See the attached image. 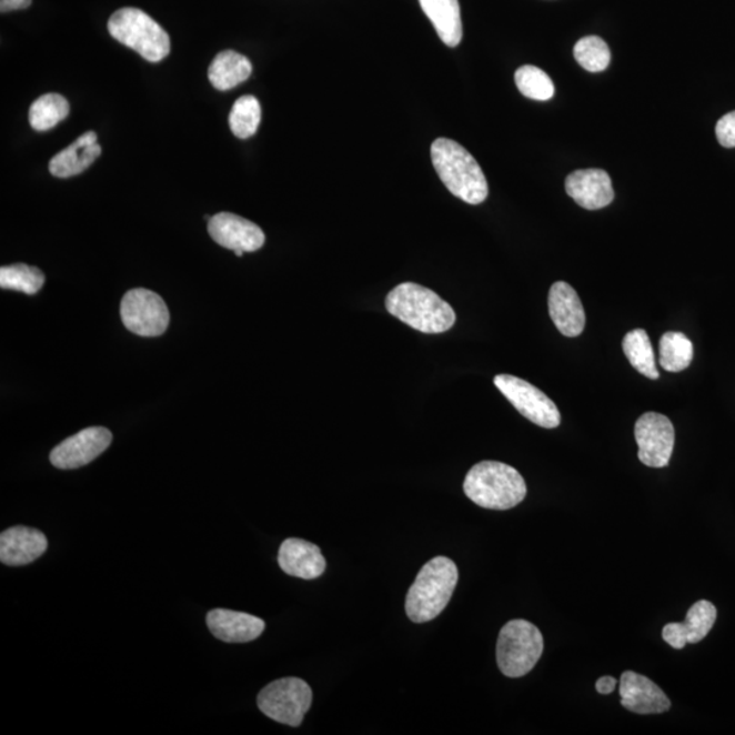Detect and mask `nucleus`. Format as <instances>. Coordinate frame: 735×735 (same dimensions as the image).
<instances>
[{
    "instance_id": "f257e3e1",
    "label": "nucleus",
    "mask_w": 735,
    "mask_h": 735,
    "mask_svg": "<svg viewBox=\"0 0 735 735\" xmlns=\"http://www.w3.org/2000/svg\"><path fill=\"white\" fill-rule=\"evenodd\" d=\"M385 309L401 322L424 334L449 331L456 322L455 311L447 301L417 283L397 285L385 298Z\"/></svg>"
},
{
    "instance_id": "f03ea898",
    "label": "nucleus",
    "mask_w": 735,
    "mask_h": 735,
    "mask_svg": "<svg viewBox=\"0 0 735 735\" xmlns=\"http://www.w3.org/2000/svg\"><path fill=\"white\" fill-rule=\"evenodd\" d=\"M433 165L451 194L469 204H480L490 194L479 162L467 150L447 138H439L431 148Z\"/></svg>"
},
{
    "instance_id": "7ed1b4c3",
    "label": "nucleus",
    "mask_w": 735,
    "mask_h": 735,
    "mask_svg": "<svg viewBox=\"0 0 735 735\" xmlns=\"http://www.w3.org/2000/svg\"><path fill=\"white\" fill-rule=\"evenodd\" d=\"M463 491L480 507L497 511L516 507L527 495L526 482L521 473L495 461L480 462L470 469Z\"/></svg>"
},
{
    "instance_id": "20e7f679",
    "label": "nucleus",
    "mask_w": 735,
    "mask_h": 735,
    "mask_svg": "<svg viewBox=\"0 0 735 735\" xmlns=\"http://www.w3.org/2000/svg\"><path fill=\"white\" fill-rule=\"evenodd\" d=\"M457 566L444 556L432 558L419 572L406 596L411 622L423 624L435 620L447 607L457 584Z\"/></svg>"
},
{
    "instance_id": "39448f33",
    "label": "nucleus",
    "mask_w": 735,
    "mask_h": 735,
    "mask_svg": "<svg viewBox=\"0 0 735 735\" xmlns=\"http://www.w3.org/2000/svg\"><path fill=\"white\" fill-rule=\"evenodd\" d=\"M108 30L114 40L140 53L148 62H161L171 53L170 34L140 9L118 10L108 21Z\"/></svg>"
},
{
    "instance_id": "423d86ee",
    "label": "nucleus",
    "mask_w": 735,
    "mask_h": 735,
    "mask_svg": "<svg viewBox=\"0 0 735 735\" xmlns=\"http://www.w3.org/2000/svg\"><path fill=\"white\" fill-rule=\"evenodd\" d=\"M544 653V636L526 620H512L500 631L496 658L500 671L510 678L526 676Z\"/></svg>"
},
{
    "instance_id": "0eeeda50",
    "label": "nucleus",
    "mask_w": 735,
    "mask_h": 735,
    "mask_svg": "<svg viewBox=\"0 0 735 735\" xmlns=\"http://www.w3.org/2000/svg\"><path fill=\"white\" fill-rule=\"evenodd\" d=\"M312 704V689L304 679L286 677L264 686L258 695V707L270 719L299 727Z\"/></svg>"
},
{
    "instance_id": "6e6552de",
    "label": "nucleus",
    "mask_w": 735,
    "mask_h": 735,
    "mask_svg": "<svg viewBox=\"0 0 735 735\" xmlns=\"http://www.w3.org/2000/svg\"><path fill=\"white\" fill-rule=\"evenodd\" d=\"M125 329L140 336H159L170 325V310L159 294L148 289H132L120 304Z\"/></svg>"
},
{
    "instance_id": "1a4fd4ad",
    "label": "nucleus",
    "mask_w": 735,
    "mask_h": 735,
    "mask_svg": "<svg viewBox=\"0 0 735 735\" xmlns=\"http://www.w3.org/2000/svg\"><path fill=\"white\" fill-rule=\"evenodd\" d=\"M495 385L512 406L533 424L553 430L562 423V415L550 396L523 379L497 375Z\"/></svg>"
},
{
    "instance_id": "9d476101",
    "label": "nucleus",
    "mask_w": 735,
    "mask_h": 735,
    "mask_svg": "<svg viewBox=\"0 0 735 735\" xmlns=\"http://www.w3.org/2000/svg\"><path fill=\"white\" fill-rule=\"evenodd\" d=\"M635 439L638 461L643 465L655 469L668 465L676 442V432L666 415L654 412L643 414L635 425Z\"/></svg>"
},
{
    "instance_id": "9b49d317",
    "label": "nucleus",
    "mask_w": 735,
    "mask_h": 735,
    "mask_svg": "<svg viewBox=\"0 0 735 735\" xmlns=\"http://www.w3.org/2000/svg\"><path fill=\"white\" fill-rule=\"evenodd\" d=\"M112 443V433L104 426H92L66 439L52 450L50 460L60 470L80 469L99 457Z\"/></svg>"
},
{
    "instance_id": "f8f14e48",
    "label": "nucleus",
    "mask_w": 735,
    "mask_h": 735,
    "mask_svg": "<svg viewBox=\"0 0 735 735\" xmlns=\"http://www.w3.org/2000/svg\"><path fill=\"white\" fill-rule=\"evenodd\" d=\"M209 234L217 244L232 251L255 252L261 250L264 233L254 222L232 213H219L209 220Z\"/></svg>"
},
{
    "instance_id": "ddd939ff",
    "label": "nucleus",
    "mask_w": 735,
    "mask_h": 735,
    "mask_svg": "<svg viewBox=\"0 0 735 735\" xmlns=\"http://www.w3.org/2000/svg\"><path fill=\"white\" fill-rule=\"evenodd\" d=\"M620 696L623 707L635 714H664L672 707L671 701L658 685L635 672L623 673L620 679Z\"/></svg>"
},
{
    "instance_id": "4468645a",
    "label": "nucleus",
    "mask_w": 735,
    "mask_h": 735,
    "mask_svg": "<svg viewBox=\"0 0 735 735\" xmlns=\"http://www.w3.org/2000/svg\"><path fill=\"white\" fill-rule=\"evenodd\" d=\"M565 191L583 209L600 210L613 202L612 179L602 170H582L565 180Z\"/></svg>"
},
{
    "instance_id": "2eb2a0df",
    "label": "nucleus",
    "mask_w": 735,
    "mask_h": 735,
    "mask_svg": "<svg viewBox=\"0 0 735 735\" xmlns=\"http://www.w3.org/2000/svg\"><path fill=\"white\" fill-rule=\"evenodd\" d=\"M716 607L708 601H698L686 614L685 623L667 624L662 631V637L668 646L681 650L686 644L702 642L709 634L716 622Z\"/></svg>"
},
{
    "instance_id": "dca6fc26",
    "label": "nucleus",
    "mask_w": 735,
    "mask_h": 735,
    "mask_svg": "<svg viewBox=\"0 0 735 735\" xmlns=\"http://www.w3.org/2000/svg\"><path fill=\"white\" fill-rule=\"evenodd\" d=\"M48 541L39 530L16 526L0 535V560L10 566L27 565L43 556Z\"/></svg>"
},
{
    "instance_id": "f3484780",
    "label": "nucleus",
    "mask_w": 735,
    "mask_h": 735,
    "mask_svg": "<svg viewBox=\"0 0 735 735\" xmlns=\"http://www.w3.org/2000/svg\"><path fill=\"white\" fill-rule=\"evenodd\" d=\"M550 315L557 330L565 336H580L586 325V313L574 288L560 281L550 292Z\"/></svg>"
},
{
    "instance_id": "a211bd4d",
    "label": "nucleus",
    "mask_w": 735,
    "mask_h": 735,
    "mask_svg": "<svg viewBox=\"0 0 735 735\" xmlns=\"http://www.w3.org/2000/svg\"><path fill=\"white\" fill-rule=\"evenodd\" d=\"M279 564L285 574L312 581L325 571V558L316 545L309 541L289 538L282 542Z\"/></svg>"
},
{
    "instance_id": "6ab92c4d",
    "label": "nucleus",
    "mask_w": 735,
    "mask_h": 735,
    "mask_svg": "<svg viewBox=\"0 0 735 735\" xmlns=\"http://www.w3.org/2000/svg\"><path fill=\"white\" fill-rule=\"evenodd\" d=\"M208 626L213 636L225 643H249L263 634L262 618L249 613L214 608L207 617Z\"/></svg>"
},
{
    "instance_id": "aec40b11",
    "label": "nucleus",
    "mask_w": 735,
    "mask_h": 735,
    "mask_svg": "<svg viewBox=\"0 0 735 735\" xmlns=\"http://www.w3.org/2000/svg\"><path fill=\"white\" fill-rule=\"evenodd\" d=\"M101 154L98 134L94 131L85 132L69 148L53 157L50 162V172L59 179H68L87 171Z\"/></svg>"
},
{
    "instance_id": "412c9836",
    "label": "nucleus",
    "mask_w": 735,
    "mask_h": 735,
    "mask_svg": "<svg viewBox=\"0 0 735 735\" xmlns=\"http://www.w3.org/2000/svg\"><path fill=\"white\" fill-rule=\"evenodd\" d=\"M421 9L435 27L440 40L451 48L460 46L463 36L457 0H420Z\"/></svg>"
},
{
    "instance_id": "4be33fe9",
    "label": "nucleus",
    "mask_w": 735,
    "mask_h": 735,
    "mask_svg": "<svg viewBox=\"0 0 735 735\" xmlns=\"http://www.w3.org/2000/svg\"><path fill=\"white\" fill-rule=\"evenodd\" d=\"M251 72L252 64L249 59L228 50L220 52L210 64L209 80L217 90L226 92L249 80Z\"/></svg>"
},
{
    "instance_id": "5701e85b",
    "label": "nucleus",
    "mask_w": 735,
    "mask_h": 735,
    "mask_svg": "<svg viewBox=\"0 0 735 735\" xmlns=\"http://www.w3.org/2000/svg\"><path fill=\"white\" fill-rule=\"evenodd\" d=\"M623 351L632 366L642 375L653 379V381L660 377V372L655 365L654 349L646 331L636 329L626 334L623 341Z\"/></svg>"
},
{
    "instance_id": "b1692460",
    "label": "nucleus",
    "mask_w": 735,
    "mask_h": 735,
    "mask_svg": "<svg viewBox=\"0 0 735 735\" xmlns=\"http://www.w3.org/2000/svg\"><path fill=\"white\" fill-rule=\"evenodd\" d=\"M70 104L63 95L48 93L36 100L29 110V122L34 130L47 131L56 128L69 117Z\"/></svg>"
},
{
    "instance_id": "393cba45",
    "label": "nucleus",
    "mask_w": 735,
    "mask_h": 735,
    "mask_svg": "<svg viewBox=\"0 0 735 735\" xmlns=\"http://www.w3.org/2000/svg\"><path fill=\"white\" fill-rule=\"evenodd\" d=\"M693 360V345L683 333H666L660 341V364L667 372L686 370Z\"/></svg>"
},
{
    "instance_id": "a878e982",
    "label": "nucleus",
    "mask_w": 735,
    "mask_h": 735,
    "mask_svg": "<svg viewBox=\"0 0 735 735\" xmlns=\"http://www.w3.org/2000/svg\"><path fill=\"white\" fill-rule=\"evenodd\" d=\"M261 118L262 110L258 99L254 95H243L232 107L231 114H229V128L234 137L246 140L256 134Z\"/></svg>"
},
{
    "instance_id": "bb28decb",
    "label": "nucleus",
    "mask_w": 735,
    "mask_h": 735,
    "mask_svg": "<svg viewBox=\"0 0 735 735\" xmlns=\"http://www.w3.org/2000/svg\"><path fill=\"white\" fill-rule=\"evenodd\" d=\"M46 275L38 268L26 263L11 264L0 269V288L27 294H36L44 286Z\"/></svg>"
},
{
    "instance_id": "cd10ccee",
    "label": "nucleus",
    "mask_w": 735,
    "mask_h": 735,
    "mask_svg": "<svg viewBox=\"0 0 735 735\" xmlns=\"http://www.w3.org/2000/svg\"><path fill=\"white\" fill-rule=\"evenodd\" d=\"M517 89L527 99L547 101L553 98L554 85L551 77L535 66H523L515 72Z\"/></svg>"
},
{
    "instance_id": "c85d7f7f",
    "label": "nucleus",
    "mask_w": 735,
    "mask_h": 735,
    "mask_svg": "<svg viewBox=\"0 0 735 735\" xmlns=\"http://www.w3.org/2000/svg\"><path fill=\"white\" fill-rule=\"evenodd\" d=\"M576 62L590 72L604 71L611 64L612 53L608 46L596 36H587L577 41L574 48Z\"/></svg>"
},
{
    "instance_id": "c756f323",
    "label": "nucleus",
    "mask_w": 735,
    "mask_h": 735,
    "mask_svg": "<svg viewBox=\"0 0 735 735\" xmlns=\"http://www.w3.org/2000/svg\"><path fill=\"white\" fill-rule=\"evenodd\" d=\"M715 132L723 148H735V111L725 114L719 120Z\"/></svg>"
},
{
    "instance_id": "7c9ffc66",
    "label": "nucleus",
    "mask_w": 735,
    "mask_h": 735,
    "mask_svg": "<svg viewBox=\"0 0 735 735\" xmlns=\"http://www.w3.org/2000/svg\"><path fill=\"white\" fill-rule=\"evenodd\" d=\"M32 4V0H0V11L9 13V11L28 9Z\"/></svg>"
},
{
    "instance_id": "2f4dec72",
    "label": "nucleus",
    "mask_w": 735,
    "mask_h": 735,
    "mask_svg": "<svg viewBox=\"0 0 735 735\" xmlns=\"http://www.w3.org/2000/svg\"><path fill=\"white\" fill-rule=\"evenodd\" d=\"M617 686V679L613 678L612 676H605L596 681V692L601 693V695H608V693H612L614 689H616Z\"/></svg>"
},
{
    "instance_id": "473e14b6",
    "label": "nucleus",
    "mask_w": 735,
    "mask_h": 735,
    "mask_svg": "<svg viewBox=\"0 0 735 735\" xmlns=\"http://www.w3.org/2000/svg\"><path fill=\"white\" fill-rule=\"evenodd\" d=\"M234 254H236V256L240 258L243 256L244 252L239 250V251H234Z\"/></svg>"
}]
</instances>
